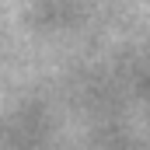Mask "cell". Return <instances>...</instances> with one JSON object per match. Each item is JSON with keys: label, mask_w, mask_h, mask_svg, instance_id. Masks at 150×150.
Returning <instances> with one entry per match:
<instances>
[]
</instances>
